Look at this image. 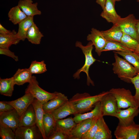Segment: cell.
Wrapping results in <instances>:
<instances>
[{
    "mask_svg": "<svg viewBox=\"0 0 139 139\" xmlns=\"http://www.w3.org/2000/svg\"><path fill=\"white\" fill-rule=\"evenodd\" d=\"M109 92V91L103 92L93 96H91L86 92L77 93L69 101L73 106L77 114L82 113L91 110L95 104L100 101L102 97Z\"/></svg>",
    "mask_w": 139,
    "mask_h": 139,
    "instance_id": "obj_1",
    "label": "cell"
},
{
    "mask_svg": "<svg viewBox=\"0 0 139 139\" xmlns=\"http://www.w3.org/2000/svg\"><path fill=\"white\" fill-rule=\"evenodd\" d=\"M115 62L112 63V70L121 80L131 83L130 78L136 76L138 72L132 65L124 59L120 57L114 53Z\"/></svg>",
    "mask_w": 139,
    "mask_h": 139,
    "instance_id": "obj_2",
    "label": "cell"
},
{
    "mask_svg": "<svg viewBox=\"0 0 139 139\" xmlns=\"http://www.w3.org/2000/svg\"><path fill=\"white\" fill-rule=\"evenodd\" d=\"M93 45L91 41L89 42L86 46H83L82 43L77 41L75 46L80 48L82 50L85 57V62L83 66L77 71L73 75L75 79H79L80 75L82 72L85 73L87 75V84L89 86L91 84L94 86L93 81L91 79L89 75V70L91 66L97 60L94 58L92 54Z\"/></svg>",
    "mask_w": 139,
    "mask_h": 139,
    "instance_id": "obj_3",
    "label": "cell"
},
{
    "mask_svg": "<svg viewBox=\"0 0 139 139\" xmlns=\"http://www.w3.org/2000/svg\"><path fill=\"white\" fill-rule=\"evenodd\" d=\"M115 97L118 109L138 107L137 101L130 91L124 88H112L109 91Z\"/></svg>",
    "mask_w": 139,
    "mask_h": 139,
    "instance_id": "obj_4",
    "label": "cell"
},
{
    "mask_svg": "<svg viewBox=\"0 0 139 139\" xmlns=\"http://www.w3.org/2000/svg\"><path fill=\"white\" fill-rule=\"evenodd\" d=\"M25 93H30L33 97L43 104L54 98L58 92L51 93L41 88L36 77L32 76L31 81L26 89Z\"/></svg>",
    "mask_w": 139,
    "mask_h": 139,
    "instance_id": "obj_5",
    "label": "cell"
},
{
    "mask_svg": "<svg viewBox=\"0 0 139 139\" xmlns=\"http://www.w3.org/2000/svg\"><path fill=\"white\" fill-rule=\"evenodd\" d=\"M139 131V124L134 122L127 125L118 123L114 132L117 139H137Z\"/></svg>",
    "mask_w": 139,
    "mask_h": 139,
    "instance_id": "obj_6",
    "label": "cell"
},
{
    "mask_svg": "<svg viewBox=\"0 0 139 139\" xmlns=\"http://www.w3.org/2000/svg\"><path fill=\"white\" fill-rule=\"evenodd\" d=\"M100 102L101 115L103 116H107L115 117L118 109L114 96L109 92L102 97Z\"/></svg>",
    "mask_w": 139,
    "mask_h": 139,
    "instance_id": "obj_7",
    "label": "cell"
},
{
    "mask_svg": "<svg viewBox=\"0 0 139 139\" xmlns=\"http://www.w3.org/2000/svg\"><path fill=\"white\" fill-rule=\"evenodd\" d=\"M14 132L15 139H43L36 125L31 126L19 127Z\"/></svg>",
    "mask_w": 139,
    "mask_h": 139,
    "instance_id": "obj_8",
    "label": "cell"
},
{
    "mask_svg": "<svg viewBox=\"0 0 139 139\" xmlns=\"http://www.w3.org/2000/svg\"><path fill=\"white\" fill-rule=\"evenodd\" d=\"M137 20L134 15L131 14L125 18L121 17L115 24L120 27L123 33L136 39L135 25Z\"/></svg>",
    "mask_w": 139,
    "mask_h": 139,
    "instance_id": "obj_9",
    "label": "cell"
},
{
    "mask_svg": "<svg viewBox=\"0 0 139 139\" xmlns=\"http://www.w3.org/2000/svg\"><path fill=\"white\" fill-rule=\"evenodd\" d=\"M139 114L138 107H130L125 109H118L115 117L118 119L119 123L127 125L134 122V118Z\"/></svg>",
    "mask_w": 139,
    "mask_h": 139,
    "instance_id": "obj_10",
    "label": "cell"
},
{
    "mask_svg": "<svg viewBox=\"0 0 139 139\" xmlns=\"http://www.w3.org/2000/svg\"><path fill=\"white\" fill-rule=\"evenodd\" d=\"M23 96L15 100L6 102L11 105L21 117L31 104L34 98L30 93H25Z\"/></svg>",
    "mask_w": 139,
    "mask_h": 139,
    "instance_id": "obj_11",
    "label": "cell"
},
{
    "mask_svg": "<svg viewBox=\"0 0 139 139\" xmlns=\"http://www.w3.org/2000/svg\"><path fill=\"white\" fill-rule=\"evenodd\" d=\"M20 118L16 110L14 109L0 113V123L8 126L15 132L19 127Z\"/></svg>",
    "mask_w": 139,
    "mask_h": 139,
    "instance_id": "obj_12",
    "label": "cell"
},
{
    "mask_svg": "<svg viewBox=\"0 0 139 139\" xmlns=\"http://www.w3.org/2000/svg\"><path fill=\"white\" fill-rule=\"evenodd\" d=\"M87 40L92 42L93 45L95 46V52L99 56H100L102 50L107 41L101 31L92 28L91 33L87 36Z\"/></svg>",
    "mask_w": 139,
    "mask_h": 139,
    "instance_id": "obj_13",
    "label": "cell"
},
{
    "mask_svg": "<svg viewBox=\"0 0 139 139\" xmlns=\"http://www.w3.org/2000/svg\"><path fill=\"white\" fill-rule=\"evenodd\" d=\"M116 2L114 0H107L105 6L100 16L108 22L116 24L121 18L117 13L115 8Z\"/></svg>",
    "mask_w": 139,
    "mask_h": 139,
    "instance_id": "obj_14",
    "label": "cell"
},
{
    "mask_svg": "<svg viewBox=\"0 0 139 139\" xmlns=\"http://www.w3.org/2000/svg\"><path fill=\"white\" fill-rule=\"evenodd\" d=\"M68 100L67 96L58 92L54 98L43 104V108L45 113H51Z\"/></svg>",
    "mask_w": 139,
    "mask_h": 139,
    "instance_id": "obj_15",
    "label": "cell"
},
{
    "mask_svg": "<svg viewBox=\"0 0 139 139\" xmlns=\"http://www.w3.org/2000/svg\"><path fill=\"white\" fill-rule=\"evenodd\" d=\"M95 118L84 120L77 124L72 131L69 139H82L83 134L91 126Z\"/></svg>",
    "mask_w": 139,
    "mask_h": 139,
    "instance_id": "obj_16",
    "label": "cell"
},
{
    "mask_svg": "<svg viewBox=\"0 0 139 139\" xmlns=\"http://www.w3.org/2000/svg\"><path fill=\"white\" fill-rule=\"evenodd\" d=\"M31 104L35 112L36 119V125L41 132L43 138L47 139L45 133L43 125V116L45 112L43 108V104L34 98Z\"/></svg>",
    "mask_w": 139,
    "mask_h": 139,
    "instance_id": "obj_17",
    "label": "cell"
},
{
    "mask_svg": "<svg viewBox=\"0 0 139 139\" xmlns=\"http://www.w3.org/2000/svg\"><path fill=\"white\" fill-rule=\"evenodd\" d=\"M55 120L62 119L77 112L71 103L68 100L51 113Z\"/></svg>",
    "mask_w": 139,
    "mask_h": 139,
    "instance_id": "obj_18",
    "label": "cell"
},
{
    "mask_svg": "<svg viewBox=\"0 0 139 139\" xmlns=\"http://www.w3.org/2000/svg\"><path fill=\"white\" fill-rule=\"evenodd\" d=\"M38 3H33L32 0H20L18 5L27 16H34L41 14V11L37 7Z\"/></svg>",
    "mask_w": 139,
    "mask_h": 139,
    "instance_id": "obj_19",
    "label": "cell"
},
{
    "mask_svg": "<svg viewBox=\"0 0 139 139\" xmlns=\"http://www.w3.org/2000/svg\"><path fill=\"white\" fill-rule=\"evenodd\" d=\"M36 122L35 110L31 104L20 117L19 127L32 126L36 125Z\"/></svg>",
    "mask_w": 139,
    "mask_h": 139,
    "instance_id": "obj_20",
    "label": "cell"
},
{
    "mask_svg": "<svg viewBox=\"0 0 139 139\" xmlns=\"http://www.w3.org/2000/svg\"><path fill=\"white\" fill-rule=\"evenodd\" d=\"M98 121V128L93 139H112V132L109 128L102 115L99 117Z\"/></svg>",
    "mask_w": 139,
    "mask_h": 139,
    "instance_id": "obj_21",
    "label": "cell"
},
{
    "mask_svg": "<svg viewBox=\"0 0 139 139\" xmlns=\"http://www.w3.org/2000/svg\"><path fill=\"white\" fill-rule=\"evenodd\" d=\"M32 74L29 68L19 69L12 77L15 84L22 85L31 81L32 76Z\"/></svg>",
    "mask_w": 139,
    "mask_h": 139,
    "instance_id": "obj_22",
    "label": "cell"
},
{
    "mask_svg": "<svg viewBox=\"0 0 139 139\" xmlns=\"http://www.w3.org/2000/svg\"><path fill=\"white\" fill-rule=\"evenodd\" d=\"M101 115L100 103L99 101L95 104L94 109L90 112L84 114H76L73 118L75 122L77 124L83 120L93 118Z\"/></svg>",
    "mask_w": 139,
    "mask_h": 139,
    "instance_id": "obj_23",
    "label": "cell"
},
{
    "mask_svg": "<svg viewBox=\"0 0 139 139\" xmlns=\"http://www.w3.org/2000/svg\"><path fill=\"white\" fill-rule=\"evenodd\" d=\"M77 124L73 118L70 117L64 119L56 120V128L67 134L69 137L72 131Z\"/></svg>",
    "mask_w": 139,
    "mask_h": 139,
    "instance_id": "obj_24",
    "label": "cell"
},
{
    "mask_svg": "<svg viewBox=\"0 0 139 139\" xmlns=\"http://www.w3.org/2000/svg\"><path fill=\"white\" fill-rule=\"evenodd\" d=\"M34 23L33 16H28L18 24V30L15 36L20 40L24 41L29 29Z\"/></svg>",
    "mask_w": 139,
    "mask_h": 139,
    "instance_id": "obj_25",
    "label": "cell"
},
{
    "mask_svg": "<svg viewBox=\"0 0 139 139\" xmlns=\"http://www.w3.org/2000/svg\"><path fill=\"white\" fill-rule=\"evenodd\" d=\"M104 37L108 41L120 42L123 32L120 27L116 24L109 29L101 31Z\"/></svg>",
    "mask_w": 139,
    "mask_h": 139,
    "instance_id": "obj_26",
    "label": "cell"
},
{
    "mask_svg": "<svg viewBox=\"0 0 139 139\" xmlns=\"http://www.w3.org/2000/svg\"><path fill=\"white\" fill-rule=\"evenodd\" d=\"M43 125L46 136L48 139L55 130L56 121L51 113L45 112L43 118Z\"/></svg>",
    "mask_w": 139,
    "mask_h": 139,
    "instance_id": "obj_27",
    "label": "cell"
},
{
    "mask_svg": "<svg viewBox=\"0 0 139 139\" xmlns=\"http://www.w3.org/2000/svg\"><path fill=\"white\" fill-rule=\"evenodd\" d=\"M14 82L12 77L2 79L0 78V93L5 96H12L14 89Z\"/></svg>",
    "mask_w": 139,
    "mask_h": 139,
    "instance_id": "obj_28",
    "label": "cell"
},
{
    "mask_svg": "<svg viewBox=\"0 0 139 139\" xmlns=\"http://www.w3.org/2000/svg\"><path fill=\"white\" fill-rule=\"evenodd\" d=\"M8 15L9 20L14 25L19 24L28 16L18 5L10 9Z\"/></svg>",
    "mask_w": 139,
    "mask_h": 139,
    "instance_id": "obj_29",
    "label": "cell"
},
{
    "mask_svg": "<svg viewBox=\"0 0 139 139\" xmlns=\"http://www.w3.org/2000/svg\"><path fill=\"white\" fill-rule=\"evenodd\" d=\"M43 36V34L34 22L28 31L26 39L32 44L38 45L40 44L41 39Z\"/></svg>",
    "mask_w": 139,
    "mask_h": 139,
    "instance_id": "obj_30",
    "label": "cell"
},
{
    "mask_svg": "<svg viewBox=\"0 0 139 139\" xmlns=\"http://www.w3.org/2000/svg\"><path fill=\"white\" fill-rule=\"evenodd\" d=\"M110 50L122 52H134L120 42L107 41L102 52Z\"/></svg>",
    "mask_w": 139,
    "mask_h": 139,
    "instance_id": "obj_31",
    "label": "cell"
},
{
    "mask_svg": "<svg viewBox=\"0 0 139 139\" xmlns=\"http://www.w3.org/2000/svg\"><path fill=\"white\" fill-rule=\"evenodd\" d=\"M113 52L122 56L139 72V56L138 54L134 52H127L114 51Z\"/></svg>",
    "mask_w": 139,
    "mask_h": 139,
    "instance_id": "obj_32",
    "label": "cell"
},
{
    "mask_svg": "<svg viewBox=\"0 0 139 139\" xmlns=\"http://www.w3.org/2000/svg\"><path fill=\"white\" fill-rule=\"evenodd\" d=\"M15 34H0V48H9L12 45L19 43L20 40L15 36Z\"/></svg>",
    "mask_w": 139,
    "mask_h": 139,
    "instance_id": "obj_33",
    "label": "cell"
},
{
    "mask_svg": "<svg viewBox=\"0 0 139 139\" xmlns=\"http://www.w3.org/2000/svg\"><path fill=\"white\" fill-rule=\"evenodd\" d=\"M29 69L32 74H40L47 71L46 65L43 60L32 61Z\"/></svg>",
    "mask_w": 139,
    "mask_h": 139,
    "instance_id": "obj_34",
    "label": "cell"
},
{
    "mask_svg": "<svg viewBox=\"0 0 139 139\" xmlns=\"http://www.w3.org/2000/svg\"><path fill=\"white\" fill-rule=\"evenodd\" d=\"M120 42L134 52L136 49L139 43L137 40L130 36L123 33Z\"/></svg>",
    "mask_w": 139,
    "mask_h": 139,
    "instance_id": "obj_35",
    "label": "cell"
},
{
    "mask_svg": "<svg viewBox=\"0 0 139 139\" xmlns=\"http://www.w3.org/2000/svg\"><path fill=\"white\" fill-rule=\"evenodd\" d=\"M0 136L2 139H15V134L9 127L0 123Z\"/></svg>",
    "mask_w": 139,
    "mask_h": 139,
    "instance_id": "obj_36",
    "label": "cell"
},
{
    "mask_svg": "<svg viewBox=\"0 0 139 139\" xmlns=\"http://www.w3.org/2000/svg\"><path fill=\"white\" fill-rule=\"evenodd\" d=\"M100 116L95 118L91 126L83 134L82 139H93L97 130L98 126V119Z\"/></svg>",
    "mask_w": 139,
    "mask_h": 139,
    "instance_id": "obj_37",
    "label": "cell"
},
{
    "mask_svg": "<svg viewBox=\"0 0 139 139\" xmlns=\"http://www.w3.org/2000/svg\"><path fill=\"white\" fill-rule=\"evenodd\" d=\"M130 80L131 83L134 84L135 88V93L134 96L139 108V72L136 76L130 78Z\"/></svg>",
    "mask_w": 139,
    "mask_h": 139,
    "instance_id": "obj_38",
    "label": "cell"
},
{
    "mask_svg": "<svg viewBox=\"0 0 139 139\" xmlns=\"http://www.w3.org/2000/svg\"><path fill=\"white\" fill-rule=\"evenodd\" d=\"M49 139H69V136L62 131L55 129L54 131L48 137Z\"/></svg>",
    "mask_w": 139,
    "mask_h": 139,
    "instance_id": "obj_39",
    "label": "cell"
},
{
    "mask_svg": "<svg viewBox=\"0 0 139 139\" xmlns=\"http://www.w3.org/2000/svg\"><path fill=\"white\" fill-rule=\"evenodd\" d=\"M0 54L11 57L16 61H18V57L16 56L14 53L11 51L8 48H0Z\"/></svg>",
    "mask_w": 139,
    "mask_h": 139,
    "instance_id": "obj_40",
    "label": "cell"
},
{
    "mask_svg": "<svg viewBox=\"0 0 139 139\" xmlns=\"http://www.w3.org/2000/svg\"><path fill=\"white\" fill-rule=\"evenodd\" d=\"M14 109L11 105L6 101H0V113L6 112Z\"/></svg>",
    "mask_w": 139,
    "mask_h": 139,
    "instance_id": "obj_41",
    "label": "cell"
},
{
    "mask_svg": "<svg viewBox=\"0 0 139 139\" xmlns=\"http://www.w3.org/2000/svg\"><path fill=\"white\" fill-rule=\"evenodd\" d=\"M17 32L14 30L11 31L6 29L1 24H0V34H15Z\"/></svg>",
    "mask_w": 139,
    "mask_h": 139,
    "instance_id": "obj_42",
    "label": "cell"
},
{
    "mask_svg": "<svg viewBox=\"0 0 139 139\" xmlns=\"http://www.w3.org/2000/svg\"><path fill=\"white\" fill-rule=\"evenodd\" d=\"M135 31L136 34V40L139 43V19H137L135 25Z\"/></svg>",
    "mask_w": 139,
    "mask_h": 139,
    "instance_id": "obj_43",
    "label": "cell"
},
{
    "mask_svg": "<svg viewBox=\"0 0 139 139\" xmlns=\"http://www.w3.org/2000/svg\"><path fill=\"white\" fill-rule=\"evenodd\" d=\"M106 1L107 0H96V2L101 6L103 10L105 6Z\"/></svg>",
    "mask_w": 139,
    "mask_h": 139,
    "instance_id": "obj_44",
    "label": "cell"
},
{
    "mask_svg": "<svg viewBox=\"0 0 139 139\" xmlns=\"http://www.w3.org/2000/svg\"><path fill=\"white\" fill-rule=\"evenodd\" d=\"M134 52L137 54H139V43L136 49Z\"/></svg>",
    "mask_w": 139,
    "mask_h": 139,
    "instance_id": "obj_45",
    "label": "cell"
},
{
    "mask_svg": "<svg viewBox=\"0 0 139 139\" xmlns=\"http://www.w3.org/2000/svg\"><path fill=\"white\" fill-rule=\"evenodd\" d=\"M137 139H139V131L137 135Z\"/></svg>",
    "mask_w": 139,
    "mask_h": 139,
    "instance_id": "obj_46",
    "label": "cell"
},
{
    "mask_svg": "<svg viewBox=\"0 0 139 139\" xmlns=\"http://www.w3.org/2000/svg\"><path fill=\"white\" fill-rule=\"evenodd\" d=\"M114 0L116 2V1L119 2L121 1V0Z\"/></svg>",
    "mask_w": 139,
    "mask_h": 139,
    "instance_id": "obj_47",
    "label": "cell"
},
{
    "mask_svg": "<svg viewBox=\"0 0 139 139\" xmlns=\"http://www.w3.org/2000/svg\"><path fill=\"white\" fill-rule=\"evenodd\" d=\"M137 1L138 3L139 4V0H137Z\"/></svg>",
    "mask_w": 139,
    "mask_h": 139,
    "instance_id": "obj_48",
    "label": "cell"
},
{
    "mask_svg": "<svg viewBox=\"0 0 139 139\" xmlns=\"http://www.w3.org/2000/svg\"><path fill=\"white\" fill-rule=\"evenodd\" d=\"M138 55L139 56V54H138Z\"/></svg>",
    "mask_w": 139,
    "mask_h": 139,
    "instance_id": "obj_49",
    "label": "cell"
}]
</instances>
